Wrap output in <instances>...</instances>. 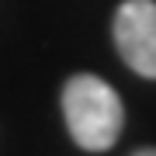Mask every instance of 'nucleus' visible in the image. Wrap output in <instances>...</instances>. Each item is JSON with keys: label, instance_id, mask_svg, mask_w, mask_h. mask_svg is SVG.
<instances>
[{"label": "nucleus", "instance_id": "obj_1", "mask_svg": "<svg viewBox=\"0 0 156 156\" xmlns=\"http://www.w3.org/2000/svg\"><path fill=\"white\" fill-rule=\"evenodd\" d=\"M62 115H66V128H69L73 142L90 153L111 149L125 125L122 97L115 94L111 83H104L101 76H90V73H80L66 83Z\"/></svg>", "mask_w": 156, "mask_h": 156}, {"label": "nucleus", "instance_id": "obj_2", "mask_svg": "<svg viewBox=\"0 0 156 156\" xmlns=\"http://www.w3.org/2000/svg\"><path fill=\"white\" fill-rule=\"evenodd\" d=\"M115 45L139 76L156 80V0H125L118 7Z\"/></svg>", "mask_w": 156, "mask_h": 156}, {"label": "nucleus", "instance_id": "obj_3", "mask_svg": "<svg viewBox=\"0 0 156 156\" xmlns=\"http://www.w3.org/2000/svg\"><path fill=\"white\" fill-rule=\"evenodd\" d=\"M135 156H156V149H139Z\"/></svg>", "mask_w": 156, "mask_h": 156}]
</instances>
